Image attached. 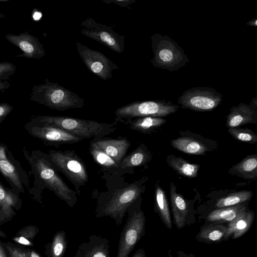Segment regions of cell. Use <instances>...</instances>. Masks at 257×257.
Wrapping results in <instances>:
<instances>
[{
    "mask_svg": "<svg viewBox=\"0 0 257 257\" xmlns=\"http://www.w3.org/2000/svg\"><path fill=\"white\" fill-rule=\"evenodd\" d=\"M148 176L101 193L97 198L95 217H109L120 225L130 206L145 192Z\"/></svg>",
    "mask_w": 257,
    "mask_h": 257,
    "instance_id": "cell-1",
    "label": "cell"
},
{
    "mask_svg": "<svg viewBox=\"0 0 257 257\" xmlns=\"http://www.w3.org/2000/svg\"><path fill=\"white\" fill-rule=\"evenodd\" d=\"M24 155L31 166L33 173L43 187L49 189L70 207L77 201V193L71 189L58 174L48 154L35 150L30 154L24 150Z\"/></svg>",
    "mask_w": 257,
    "mask_h": 257,
    "instance_id": "cell-2",
    "label": "cell"
},
{
    "mask_svg": "<svg viewBox=\"0 0 257 257\" xmlns=\"http://www.w3.org/2000/svg\"><path fill=\"white\" fill-rule=\"evenodd\" d=\"M31 122L45 123L59 128L73 136L85 139L103 138L114 132L117 122H100L64 116L38 115Z\"/></svg>",
    "mask_w": 257,
    "mask_h": 257,
    "instance_id": "cell-3",
    "label": "cell"
},
{
    "mask_svg": "<svg viewBox=\"0 0 257 257\" xmlns=\"http://www.w3.org/2000/svg\"><path fill=\"white\" fill-rule=\"evenodd\" d=\"M30 99L59 111L81 108L84 105V99L77 94L48 79L32 87Z\"/></svg>",
    "mask_w": 257,
    "mask_h": 257,
    "instance_id": "cell-4",
    "label": "cell"
},
{
    "mask_svg": "<svg viewBox=\"0 0 257 257\" xmlns=\"http://www.w3.org/2000/svg\"><path fill=\"white\" fill-rule=\"evenodd\" d=\"M48 156L57 169L73 185L77 195L80 188L88 181L86 166L74 150H54L48 152Z\"/></svg>",
    "mask_w": 257,
    "mask_h": 257,
    "instance_id": "cell-5",
    "label": "cell"
},
{
    "mask_svg": "<svg viewBox=\"0 0 257 257\" xmlns=\"http://www.w3.org/2000/svg\"><path fill=\"white\" fill-rule=\"evenodd\" d=\"M151 39L154 54L151 62L154 66L172 71L189 62L181 48L168 36L155 34Z\"/></svg>",
    "mask_w": 257,
    "mask_h": 257,
    "instance_id": "cell-6",
    "label": "cell"
},
{
    "mask_svg": "<svg viewBox=\"0 0 257 257\" xmlns=\"http://www.w3.org/2000/svg\"><path fill=\"white\" fill-rule=\"evenodd\" d=\"M142 197L128 208V217L120 233L116 257H128L145 233L146 217L141 209Z\"/></svg>",
    "mask_w": 257,
    "mask_h": 257,
    "instance_id": "cell-7",
    "label": "cell"
},
{
    "mask_svg": "<svg viewBox=\"0 0 257 257\" xmlns=\"http://www.w3.org/2000/svg\"><path fill=\"white\" fill-rule=\"evenodd\" d=\"M178 108L164 100L135 101L118 108L114 112L115 121L145 116L163 117L174 113Z\"/></svg>",
    "mask_w": 257,
    "mask_h": 257,
    "instance_id": "cell-8",
    "label": "cell"
},
{
    "mask_svg": "<svg viewBox=\"0 0 257 257\" xmlns=\"http://www.w3.org/2000/svg\"><path fill=\"white\" fill-rule=\"evenodd\" d=\"M222 97V95L214 89L194 87L184 92L178 102L183 108L196 111H209L220 104Z\"/></svg>",
    "mask_w": 257,
    "mask_h": 257,
    "instance_id": "cell-9",
    "label": "cell"
},
{
    "mask_svg": "<svg viewBox=\"0 0 257 257\" xmlns=\"http://www.w3.org/2000/svg\"><path fill=\"white\" fill-rule=\"evenodd\" d=\"M80 26L81 32L83 35L115 52L120 53L123 52L124 37L114 31L111 27L98 23L91 18H87L82 21Z\"/></svg>",
    "mask_w": 257,
    "mask_h": 257,
    "instance_id": "cell-10",
    "label": "cell"
},
{
    "mask_svg": "<svg viewBox=\"0 0 257 257\" xmlns=\"http://www.w3.org/2000/svg\"><path fill=\"white\" fill-rule=\"evenodd\" d=\"M179 136L171 141V146L184 153L192 155H205L218 148V143L190 131H180Z\"/></svg>",
    "mask_w": 257,
    "mask_h": 257,
    "instance_id": "cell-11",
    "label": "cell"
},
{
    "mask_svg": "<svg viewBox=\"0 0 257 257\" xmlns=\"http://www.w3.org/2000/svg\"><path fill=\"white\" fill-rule=\"evenodd\" d=\"M79 55L87 68L104 80L112 77V71L118 66L102 53L93 50L79 42L76 43Z\"/></svg>",
    "mask_w": 257,
    "mask_h": 257,
    "instance_id": "cell-12",
    "label": "cell"
},
{
    "mask_svg": "<svg viewBox=\"0 0 257 257\" xmlns=\"http://www.w3.org/2000/svg\"><path fill=\"white\" fill-rule=\"evenodd\" d=\"M25 127L31 136L56 147L75 144L82 140L59 128L45 123L31 121Z\"/></svg>",
    "mask_w": 257,
    "mask_h": 257,
    "instance_id": "cell-13",
    "label": "cell"
},
{
    "mask_svg": "<svg viewBox=\"0 0 257 257\" xmlns=\"http://www.w3.org/2000/svg\"><path fill=\"white\" fill-rule=\"evenodd\" d=\"M5 38L11 43L21 50L23 53L17 57L40 59L45 55L43 45L38 38L25 31L18 35L8 34Z\"/></svg>",
    "mask_w": 257,
    "mask_h": 257,
    "instance_id": "cell-14",
    "label": "cell"
},
{
    "mask_svg": "<svg viewBox=\"0 0 257 257\" xmlns=\"http://www.w3.org/2000/svg\"><path fill=\"white\" fill-rule=\"evenodd\" d=\"M109 248L107 238L92 234L79 245L74 257H109Z\"/></svg>",
    "mask_w": 257,
    "mask_h": 257,
    "instance_id": "cell-15",
    "label": "cell"
},
{
    "mask_svg": "<svg viewBox=\"0 0 257 257\" xmlns=\"http://www.w3.org/2000/svg\"><path fill=\"white\" fill-rule=\"evenodd\" d=\"M104 153L120 165L131 145L127 138H99L91 140Z\"/></svg>",
    "mask_w": 257,
    "mask_h": 257,
    "instance_id": "cell-16",
    "label": "cell"
},
{
    "mask_svg": "<svg viewBox=\"0 0 257 257\" xmlns=\"http://www.w3.org/2000/svg\"><path fill=\"white\" fill-rule=\"evenodd\" d=\"M250 123H257L256 107L240 103L230 108V112L226 116V125L228 128L239 127Z\"/></svg>",
    "mask_w": 257,
    "mask_h": 257,
    "instance_id": "cell-17",
    "label": "cell"
},
{
    "mask_svg": "<svg viewBox=\"0 0 257 257\" xmlns=\"http://www.w3.org/2000/svg\"><path fill=\"white\" fill-rule=\"evenodd\" d=\"M254 217L253 211L247 210L246 208L242 210L226 226V231L222 240L230 237L234 239L241 237L249 229Z\"/></svg>",
    "mask_w": 257,
    "mask_h": 257,
    "instance_id": "cell-18",
    "label": "cell"
},
{
    "mask_svg": "<svg viewBox=\"0 0 257 257\" xmlns=\"http://www.w3.org/2000/svg\"><path fill=\"white\" fill-rule=\"evenodd\" d=\"M89 151L93 160L101 168L102 172L118 176L125 173L130 174L128 171L121 169L118 164L92 141L90 142Z\"/></svg>",
    "mask_w": 257,
    "mask_h": 257,
    "instance_id": "cell-19",
    "label": "cell"
},
{
    "mask_svg": "<svg viewBox=\"0 0 257 257\" xmlns=\"http://www.w3.org/2000/svg\"><path fill=\"white\" fill-rule=\"evenodd\" d=\"M152 159V155L144 143L141 144L130 154L125 156L120 163L121 169L134 173L133 168L146 166Z\"/></svg>",
    "mask_w": 257,
    "mask_h": 257,
    "instance_id": "cell-20",
    "label": "cell"
},
{
    "mask_svg": "<svg viewBox=\"0 0 257 257\" xmlns=\"http://www.w3.org/2000/svg\"><path fill=\"white\" fill-rule=\"evenodd\" d=\"M6 151V147L0 145V171L17 191L24 193L23 182L19 171L7 157Z\"/></svg>",
    "mask_w": 257,
    "mask_h": 257,
    "instance_id": "cell-21",
    "label": "cell"
},
{
    "mask_svg": "<svg viewBox=\"0 0 257 257\" xmlns=\"http://www.w3.org/2000/svg\"><path fill=\"white\" fill-rule=\"evenodd\" d=\"M170 202L175 223L179 228L185 226L188 212V205L183 196L178 193L173 182L170 186Z\"/></svg>",
    "mask_w": 257,
    "mask_h": 257,
    "instance_id": "cell-22",
    "label": "cell"
},
{
    "mask_svg": "<svg viewBox=\"0 0 257 257\" xmlns=\"http://www.w3.org/2000/svg\"><path fill=\"white\" fill-rule=\"evenodd\" d=\"M166 122L167 120L163 117L145 116L123 120L121 122L132 130L150 135L156 132Z\"/></svg>",
    "mask_w": 257,
    "mask_h": 257,
    "instance_id": "cell-23",
    "label": "cell"
},
{
    "mask_svg": "<svg viewBox=\"0 0 257 257\" xmlns=\"http://www.w3.org/2000/svg\"><path fill=\"white\" fill-rule=\"evenodd\" d=\"M228 172L243 179L255 180L257 178V154L247 155L232 166Z\"/></svg>",
    "mask_w": 257,
    "mask_h": 257,
    "instance_id": "cell-24",
    "label": "cell"
},
{
    "mask_svg": "<svg viewBox=\"0 0 257 257\" xmlns=\"http://www.w3.org/2000/svg\"><path fill=\"white\" fill-rule=\"evenodd\" d=\"M168 165L179 174L190 178L198 176L200 166L197 164H191L182 157L173 155H168L166 158Z\"/></svg>",
    "mask_w": 257,
    "mask_h": 257,
    "instance_id": "cell-25",
    "label": "cell"
},
{
    "mask_svg": "<svg viewBox=\"0 0 257 257\" xmlns=\"http://www.w3.org/2000/svg\"><path fill=\"white\" fill-rule=\"evenodd\" d=\"M155 206L164 224L168 228L171 229L172 222L166 194L158 182L155 185Z\"/></svg>",
    "mask_w": 257,
    "mask_h": 257,
    "instance_id": "cell-26",
    "label": "cell"
},
{
    "mask_svg": "<svg viewBox=\"0 0 257 257\" xmlns=\"http://www.w3.org/2000/svg\"><path fill=\"white\" fill-rule=\"evenodd\" d=\"M245 208L246 205L245 203L219 208L210 212L207 216V219L215 223L229 222L236 217L240 211Z\"/></svg>",
    "mask_w": 257,
    "mask_h": 257,
    "instance_id": "cell-27",
    "label": "cell"
},
{
    "mask_svg": "<svg viewBox=\"0 0 257 257\" xmlns=\"http://www.w3.org/2000/svg\"><path fill=\"white\" fill-rule=\"evenodd\" d=\"M227 226L222 224H211L202 228L198 236L206 242H217L222 240L226 231Z\"/></svg>",
    "mask_w": 257,
    "mask_h": 257,
    "instance_id": "cell-28",
    "label": "cell"
},
{
    "mask_svg": "<svg viewBox=\"0 0 257 257\" xmlns=\"http://www.w3.org/2000/svg\"><path fill=\"white\" fill-rule=\"evenodd\" d=\"M253 193L251 190H242L232 193L219 199L215 207L219 208L244 203L249 201Z\"/></svg>",
    "mask_w": 257,
    "mask_h": 257,
    "instance_id": "cell-29",
    "label": "cell"
},
{
    "mask_svg": "<svg viewBox=\"0 0 257 257\" xmlns=\"http://www.w3.org/2000/svg\"><path fill=\"white\" fill-rule=\"evenodd\" d=\"M67 247L66 233L59 231L55 235L51 243V257H63Z\"/></svg>",
    "mask_w": 257,
    "mask_h": 257,
    "instance_id": "cell-30",
    "label": "cell"
},
{
    "mask_svg": "<svg viewBox=\"0 0 257 257\" xmlns=\"http://www.w3.org/2000/svg\"><path fill=\"white\" fill-rule=\"evenodd\" d=\"M228 133L235 140L250 144L257 143V134L252 130L240 127L228 128Z\"/></svg>",
    "mask_w": 257,
    "mask_h": 257,
    "instance_id": "cell-31",
    "label": "cell"
},
{
    "mask_svg": "<svg viewBox=\"0 0 257 257\" xmlns=\"http://www.w3.org/2000/svg\"><path fill=\"white\" fill-rule=\"evenodd\" d=\"M16 199V196L11 191L3 187L0 184V203L4 209L8 210L11 206L14 205Z\"/></svg>",
    "mask_w": 257,
    "mask_h": 257,
    "instance_id": "cell-32",
    "label": "cell"
},
{
    "mask_svg": "<svg viewBox=\"0 0 257 257\" xmlns=\"http://www.w3.org/2000/svg\"><path fill=\"white\" fill-rule=\"evenodd\" d=\"M16 66L9 62H0V81H7L15 73Z\"/></svg>",
    "mask_w": 257,
    "mask_h": 257,
    "instance_id": "cell-33",
    "label": "cell"
},
{
    "mask_svg": "<svg viewBox=\"0 0 257 257\" xmlns=\"http://www.w3.org/2000/svg\"><path fill=\"white\" fill-rule=\"evenodd\" d=\"M13 107L7 103H0V118L6 117L13 110Z\"/></svg>",
    "mask_w": 257,
    "mask_h": 257,
    "instance_id": "cell-34",
    "label": "cell"
},
{
    "mask_svg": "<svg viewBox=\"0 0 257 257\" xmlns=\"http://www.w3.org/2000/svg\"><path fill=\"white\" fill-rule=\"evenodd\" d=\"M103 2L107 4L114 3L121 7H128V5L135 2L134 0H103Z\"/></svg>",
    "mask_w": 257,
    "mask_h": 257,
    "instance_id": "cell-35",
    "label": "cell"
},
{
    "mask_svg": "<svg viewBox=\"0 0 257 257\" xmlns=\"http://www.w3.org/2000/svg\"><path fill=\"white\" fill-rule=\"evenodd\" d=\"M11 84L8 81H0V94L8 89Z\"/></svg>",
    "mask_w": 257,
    "mask_h": 257,
    "instance_id": "cell-36",
    "label": "cell"
},
{
    "mask_svg": "<svg viewBox=\"0 0 257 257\" xmlns=\"http://www.w3.org/2000/svg\"><path fill=\"white\" fill-rule=\"evenodd\" d=\"M131 257H146L145 251L143 248H140Z\"/></svg>",
    "mask_w": 257,
    "mask_h": 257,
    "instance_id": "cell-37",
    "label": "cell"
},
{
    "mask_svg": "<svg viewBox=\"0 0 257 257\" xmlns=\"http://www.w3.org/2000/svg\"><path fill=\"white\" fill-rule=\"evenodd\" d=\"M18 241L19 243L25 245H29L30 244L29 241L24 237H20L18 239Z\"/></svg>",
    "mask_w": 257,
    "mask_h": 257,
    "instance_id": "cell-38",
    "label": "cell"
},
{
    "mask_svg": "<svg viewBox=\"0 0 257 257\" xmlns=\"http://www.w3.org/2000/svg\"><path fill=\"white\" fill-rule=\"evenodd\" d=\"M247 25L251 26H256L257 25V19H255L254 20H251L250 22H249L248 23H247Z\"/></svg>",
    "mask_w": 257,
    "mask_h": 257,
    "instance_id": "cell-39",
    "label": "cell"
},
{
    "mask_svg": "<svg viewBox=\"0 0 257 257\" xmlns=\"http://www.w3.org/2000/svg\"><path fill=\"white\" fill-rule=\"evenodd\" d=\"M31 257H40L36 252L32 251L31 252Z\"/></svg>",
    "mask_w": 257,
    "mask_h": 257,
    "instance_id": "cell-40",
    "label": "cell"
},
{
    "mask_svg": "<svg viewBox=\"0 0 257 257\" xmlns=\"http://www.w3.org/2000/svg\"><path fill=\"white\" fill-rule=\"evenodd\" d=\"M0 257H5L4 254L3 253V252L2 251V249L0 246Z\"/></svg>",
    "mask_w": 257,
    "mask_h": 257,
    "instance_id": "cell-41",
    "label": "cell"
},
{
    "mask_svg": "<svg viewBox=\"0 0 257 257\" xmlns=\"http://www.w3.org/2000/svg\"><path fill=\"white\" fill-rule=\"evenodd\" d=\"M5 18V15L3 13H0V20L4 19Z\"/></svg>",
    "mask_w": 257,
    "mask_h": 257,
    "instance_id": "cell-42",
    "label": "cell"
},
{
    "mask_svg": "<svg viewBox=\"0 0 257 257\" xmlns=\"http://www.w3.org/2000/svg\"><path fill=\"white\" fill-rule=\"evenodd\" d=\"M5 117L0 118V123L3 121V120L5 119Z\"/></svg>",
    "mask_w": 257,
    "mask_h": 257,
    "instance_id": "cell-43",
    "label": "cell"
},
{
    "mask_svg": "<svg viewBox=\"0 0 257 257\" xmlns=\"http://www.w3.org/2000/svg\"><path fill=\"white\" fill-rule=\"evenodd\" d=\"M20 256L21 257V255L20 254Z\"/></svg>",
    "mask_w": 257,
    "mask_h": 257,
    "instance_id": "cell-44",
    "label": "cell"
}]
</instances>
